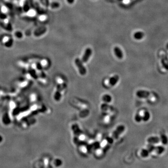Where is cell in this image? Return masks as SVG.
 I'll use <instances>...</instances> for the list:
<instances>
[{
    "label": "cell",
    "instance_id": "cell-18",
    "mask_svg": "<svg viewBox=\"0 0 168 168\" xmlns=\"http://www.w3.org/2000/svg\"><path fill=\"white\" fill-rule=\"evenodd\" d=\"M62 162L61 160L60 159H57L55 161V165L57 167L60 166L62 165Z\"/></svg>",
    "mask_w": 168,
    "mask_h": 168
},
{
    "label": "cell",
    "instance_id": "cell-12",
    "mask_svg": "<svg viewBox=\"0 0 168 168\" xmlns=\"http://www.w3.org/2000/svg\"><path fill=\"white\" fill-rule=\"evenodd\" d=\"M149 152L147 149H143L141 152V155L143 157H147L149 155Z\"/></svg>",
    "mask_w": 168,
    "mask_h": 168
},
{
    "label": "cell",
    "instance_id": "cell-13",
    "mask_svg": "<svg viewBox=\"0 0 168 168\" xmlns=\"http://www.w3.org/2000/svg\"><path fill=\"white\" fill-rule=\"evenodd\" d=\"M102 100L104 102L109 103L112 101V97L109 95L105 94L103 96Z\"/></svg>",
    "mask_w": 168,
    "mask_h": 168
},
{
    "label": "cell",
    "instance_id": "cell-10",
    "mask_svg": "<svg viewBox=\"0 0 168 168\" xmlns=\"http://www.w3.org/2000/svg\"><path fill=\"white\" fill-rule=\"evenodd\" d=\"M160 140L163 144L166 145L168 144V138L166 135L164 134H162L161 135Z\"/></svg>",
    "mask_w": 168,
    "mask_h": 168
},
{
    "label": "cell",
    "instance_id": "cell-20",
    "mask_svg": "<svg viewBox=\"0 0 168 168\" xmlns=\"http://www.w3.org/2000/svg\"><path fill=\"white\" fill-rule=\"evenodd\" d=\"M166 48H167V49L168 50V43L167 44V45H166Z\"/></svg>",
    "mask_w": 168,
    "mask_h": 168
},
{
    "label": "cell",
    "instance_id": "cell-19",
    "mask_svg": "<svg viewBox=\"0 0 168 168\" xmlns=\"http://www.w3.org/2000/svg\"><path fill=\"white\" fill-rule=\"evenodd\" d=\"M67 0L70 3H71L74 1V0Z\"/></svg>",
    "mask_w": 168,
    "mask_h": 168
},
{
    "label": "cell",
    "instance_id": "cell-11",
    "mask_svg": "<svg viewBox=\"0 0 168 168\" xmlns=\"http://www.w3.org/2000/svg\"><path fill=\"white\" fill-rule=\"evenodd\" d=\"M150 117V115L149 112L146 111L144 113L143 116H142V120L144 121H148Z\"/></svg>",
    "mask_w": 168,
    "mask_h": 168
},
{
    "label": "cell",
    "instance_id": "cell-7",
    "mask_svg": "<svg viewBox=\"0 0 168 168\" xmlns=\"http://www.w3.org/2000/svg\"><path fill=\"white\" fill-rule=\"evenodd\" d=\"M119 79V77L118 75H114V76L111 78L109 81V84L112 86H114L118 82Z\"/></svg>",
    "mask_w": 168,
    "mask_h": 168
},
{
    "label": "cell",
    "instance_id": "cell-1",
    "mask_svg": "<svg viewBox=\"0 0 168 168\" xmlns=\"http://www.w3.org/2000/svg\"><path fill=\"white\" fill-rule=\"evenodd\" d=\"M75 63L78 69L79 73L81 75H85L86 73V69L83 66L82 61L79 59H76L75 60Z\"/></svg>",
    "mask_w": 168,
    "mask_h": 168
},
{
    "label": "cell",
    "instance_id": "cell-3",
    "mask_svg": "<svg viewBox=\"0 0 168 168\" xmlns=\"http://www.w3.org/2000/svg\"><path fill=\"white\" fill-rule=\"evenodd\" d=\"M136 96L140 98H147L150 95V93L148 91L145 90H139L136 93Z\"/></svg>",
    "mask_w": 168,
    "mask_h": 168
},
{
    "label": "cell",
    "instance_id": "cell-17",
    "mask_svg": "<svg viewBox=\"0 0 168 168\" xmlns=\"http://www.w3.org/2000/svg\"><path fill=\"white\" fill-rule=\"evenodd\" d=\"M162 65L166 69V70H168V62H166L165 61V59H162Z\"/></svg>",
    "mask_w": 168,
    "mask_h": 168
},
{
    "label": "cell",
    "instance_id": "cell-4",
    "mask_svg": "<svg viewBox=\"0 0 168 168\" xmlns=\"http://www.w3.org/2000/svg\"><path fill=\"white\" fill-rule=\"evenodd\" d=\"M92 53V51L90 48L86 49L85 51V53L82 59V62L84 63L87 62L89 59L91 57Z\"/></svg>",
    "mask_w": 168,
    "mask_h": 168
},
{
    "label": "cell",
    "instance_id": "cell-6",
    "mask_svg": "<svg viewBox=\"0 0 168 168\" xmlns=\"http://www.w3.org/2000/svg\"><path fill=\"white\" fill-rule=\"evenodd\" d=\"M114 52L116 56L119 59H121L123 58V53L120 48L118 47H115L114 48Z\"/></svg>",
    "mask_w": 168,
    "mask_h": 168
},
{
    "label": "cell",
    "instance_id": "cell-2",
    "mask_svg": "<svg viewBox=\"0 0 168 168\" xmlns=\"http://www.w3.org/2000/svg\"><path fill=\"white\" fill-rule=\"evenodd\" d=\"M124 130H125L124 126L123 125L119 126L113 134V137L115 139H117L119 136L124 131Z\"/></svg>",
    "mask_w": 168,
    "mask_h": 168
},
{
    "label": "cell",
    "instance_id": "cell-14",
    "mask_svg": "<svg viewBox=\"0 0 168 168\" xmlns=\"http://www.w3.org/2000/svg\"><path fill=\"white\" fill-rule=\"evenodd\" d=\"M134 119L137 122H140L141 121V120H142V116H141L140 114L137 113L135 115Z\"/></svg>",
    "mask_w": 168,
    "mask_h": 168
},
{
    "label": "cell",
    "instance_id": "cell-16",
    "mask_svg": "<svg viewBox=\"0 0 168 168\" xmlns=\"http://www.w3.org/2000/svg\"><path fill=\"white\" fill-rule=\"evenodd\" d=\"M72 129L74 132L75 134H79L80 132V130L79 129V128L77 126V125H74L72 126Z\"/></svg>",
    "mask_w": 168,
    "mask_h": 168
},
{
    "label": "cell",
    "instance_id": "cell-15",
    "mask_svg": "<svg viewBox=\"0 0 168 168\" xmlns=\"http://www.w3.org/2000/svg\"><path fill=\"white\" fill-rule=\"evenodd\" d=\"M156 147H155L154 145H152V144H148L147 146V149L148 150L149 152H151L155 150Z\"/></svg>",
    "mask_w": 168,
    "mask_h": 168
},
{
    "label": "cell",
    "instance_id": "cell-5",
    "mask_svg": "<svg viewBox=\"0 0 168 168\" xmlns=\"http://www.w3.org/2000/svg\"><path fill=\"white\" fill-rule=\"evenodd\" d=\"M160 140V139L158 137L151 136L148 139L147 141L150 144H156L159 142Z\"/></svg>",
    "mask_w": 168,
    "mask_h": 168
},
{
    "label": "cell",
    "instance_id": "cell-8",
    "mask_svg": "<svg viewBox=\"0 0 168 168\" xmlns=\"http://www.w3.org/2000/svg\"><path fill=\"white\" fill-rule=\"evenodd\" d=\"M144 36V34L141 31H137L134 34V38L137 40H141L143 38Z\"/></svg>",
    "mask_w": 168,
    "mask_h": 168
},
{
    "label": "cell",
    "instance_id": "cell-9",
    "mask_svg": "<svg viewBox=\"0 0 168 168\" xmlns=\"http://www.w3.org/2000/svg\"><path fill=\"white\" fill-rule=\"evenodd\" d=\"M155 150H156V152L157 154H161L165 151V148L163 146H159L156 147Z\"/></svg>",
    "mask_w": 168,
    "mask_h": 168
}]
</instances>
